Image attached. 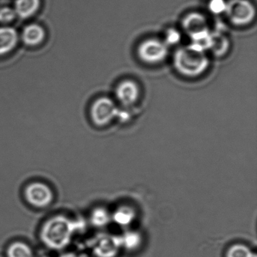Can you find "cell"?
Masks as SVG:
<instances>
[{
  "mask_svg": "<svg viewBox=\"0 0 257 257\" xmlns=\"http://www.w3.org/2000/svg\"><path fill=\"white\" fill-rule=\"evenodd\" d=\"M40 7V0H16L14 10L17 17L28 19L32 17Z\"/></svg>",
  "mask_w": 257,
  "mask_h": 257,
  "instance_id": "cell-10",
  "label": "cell"
},
{
  "mask_svg": "<svg viewBox=\"0 0 257 257\" xmlns=\"http://www.w3.org/2000/svg\"><path fill=\"white\" fill-rule=\"evenodd\" d=\"M115 220L120 224H127L132 219V214L130 210L122 209L117 212L115 216Z\"/></svg>",
  "mask_w": 257,
  "mask_h": 257,
  "instance_id": "cell-19",
  "label": "cell"
},
{
  "mask_svg": "<svg viewBox=\"0 0 257 257\" xmlns=\"http://www.w3.org/2000/svg\"><path fill=\"white\" fill-rule=\"evenodd\" d=\"M117 112L115 103L107 97L97 99L91 106V118L97 125H104L110 122Z\"/></svg>",
  "mask_w": 257,
  "mask_h": 257,
  "instance_id": "cell-5",
  "label": "cell"
},
{
  "mask_svg": "<svg viewBox=\"0 0 257 257\" xmlns=\"http://www.w3.org/2000/svg\"><path fill=\"white\" fill-rule=\"evenodd\" d=\"M118 246L114 240L103 239L97 242L94 251L97 257H113L116 254Z\"/></svg>",
  "mask_w": 257,
  "mask_h": 257,
  "instance_id": "cell-12",
  "label": "cell"
},
{
  "mask_svg": "<svg viewBox=\"0 0 257 257\" xmlns=\"http://www.w3.org/2000/svg\"><path fill=\"white\" fill-rule=\"evenodd\" d=\"M124 243H125L127 248L132 249V248H135V246H138V243H139V238L136 234H127V236H126Z\"/></svg>",
  "mask_w": 257,
  "mask_h": 257,
  "instance_id": "cell-20",
  "label": "cell"
},
{
  "mask_svg": "<svg viewBox=\"0 0 257 257\" xmlns=\"http://www.w3.org/2000/svg\"><path fill=\"white\" fill-rule=\"evenodd\" d=\"M227 4L225 0H210L209 3L208 9L210 13L213 14L219 15L225 13L226 11Z\"/></svg>",
  "mask_w": 257,
  "mask_h": 257,
  "instance_id": "cell-16",
  "label": "cell"
},
{
  "mask_svg": "<svg viewBox=\"0 0 257 257\" xmlns=\"http://www.w3.org/2000/svg\"><path fill=\"white\" fill-rule=\"evenodd\" d=\"M59 257H79L76 254L72 253V252H70V253H65L63 254V255H60Z\"/></svg>",
  "mask_w": 257,
  "mask_h": 257,
  "instance_id": "cell-21",
  "label": "cell"
},
{
  "mask_svg": "<svg viewBox=\"0 0 257 257\" xmlns=\"http://www.w3.org/2000/svg\"><path fill=\"white\" fill-rule=\"evenodd\" d=\"M227 16L231 23L239 26L250 23L255 16V7L248 0H231L227 4Z\"/></svg>",
  "mask_w": 257,
  "mask_h": 257,
  "instance_id": "cell-3",
  "label": "cell"
},
{
  "mask_svg": "<svg viewBox=\"0 0 257 257\" xmlns=\"http://www.w3.org/2000/svg\"><path fill=\"white\" fill-rule=\"evenodd\" d=\"M16 12L11 7H3L0 9V23L7 25L11 23L16 19Z\"/></svg>",
  "mask_w": 257,
  "mask_h": 257,
  "instance_id": "cell-15",
  "label": "cell"
},
{
  "mask_svg": "<svg viewBox=\"0 0 257 257\" xmlns=\"http://www.w3.org/2000/svg\"><path fill=\"white\" fill-rule=\"evenodd\" d=\"M76 229V222L65 216H55L43 225L41 238L51 249H61L70 243Z\"/></svg>",
  "mask_w": 257,
  "mask_h": 257,
  "instance_id": "cell-1",
  "label": "cell"
},
{
  "mask_svg": "<svg viewBox=\"0 0 257 257\" xmlns=\"http://www.w3.org/2000/svg\"><path fill=\"white\" fill-rule=\"evenodd\" d=\"M181 35L180 32L175 29H169L165 34V43L167 45H175L180 41Z\"/></svg>",
  "mask_w": 257,
  "mask_h": 257,
  "instance_id": "cell-18",
  "label": "cell"
},
{
  "mask_svg": "<svg viewBox=\"0 0 257 257\" xmlns=\"http://www.w3.org/2000/svg\"><path fill=\"white\" fill-rule=\"evenodd\" d=\"M226 257H252V252L243 245H234L228 249Z\"/></svg>",
  "mask_w": 257,
  "mask_h": 257,
  "instance_id": "cell-14",
  "label": "cell"
},
{
  "mask_svg": "<svg viewBox=\"0 0 257 257\" xmlns=\"http://www.w3.org/2000/svg\"><path fill=\"white\" fill-rule=\"evenodd\" d=\"M25 196L30 204L37 207H46L53 200V193L50 188L42 183L30 184L25 190Z\"/></svg>",
  "mask_w": 257,
  "mask_h": 257,
  "instance_id": "cell-6",
  "label": "cell"
},
{
  "mask_svg": "<svg viewBox=\"0 0 257 257\" xmlns=\"http://www.w3.org/2000/svg\"><path fill=\"white\" fill-rule=\"evenodd\" d=\"M22 40L26 46H39L46 39V31L38 24H31L25 27L22 35Z\"/></svg>",
  "mask_w": 257,
  "mask_h": 257,
  "instance_id": "cell-9",
  "label": "cell"
},
{
  "mask_svg": "<svg viewBox=\"0 0 257 257\" xmlns=\"http://www.w3.org/2000/svg\"><path fill=\"white\" fill-rule=\"evenodd\" d=\"M168 53V45L156 39L145 40L138 47L140 58L148 64L161 62L166 58Z\"/></svg>",
  "mask_w": 257,
  "mask_h": 257,
  "instance_id": "cell-4",
  "label": "cell"
},
{
  "mask_svg": "<svg viewBox=\"0 0 257 257\" xmlns=\"http://www.w3.org/2000/svg\"><path fill=\"white\" fill-rule=\"evenodd\" d=\"M8 257H34L31 248L22 242H15L7 249Z\"/></svg>",
  "mask_w": 257,
  "mask_h": 257,
  "instance_id": "cell-13",
  "label": "cell"
},
{
  "mask_svg": "<svg viewBox=\"0 0 257 257\" xmlns=\"http://www.w3.org/2000/svg\"><path fill=\"white\" fill-rule=\"evenodd\" d=\"M174 63L179 73L189 77L200 76L209 66L205 51L192 44L178 49L174 55Z\"/></svg>",
  "mask_w": 257,
  "mask_h": 257,
  "instance_id": "cell-2",
  "label": "cell"
},
{
  "mask_svg": "<svg viewBox=\"0 0 257 257\" xmlns=\"http://www.w3.org/2000/svg\"><path fill=\"white\" fill-rule=\"evenodd\" d=\"M107 213L103 209H97L92 213V222L96 225H103L107 222Z\"/></svg>",
  "mask_w": 257,
  "mask_h": 257,
  "instance_id": "cell-17",
  "label": "cell"
},
{
  "mask_svg": "<svg viewBox=\"0 0 257 257\" xmlns=\"http://www.w3.org/2000/svg\"><path fill=\"white\" fill-rule=\"evenodd\" d=\"M19 43V34L15 28L9 26L0 27V56L7 55Z\"/></svg>",
  "mask_w": 257,
  "mask_h": 257,
  "instance_id": "cell-8",
  "label": "cell"
},
{
  "mask_svg": "<svg viewBox=\"0 0 257 257\" xmlns=\"http://www.w3.org/2000/svg\"><path fill=\"white\" fill-rule=\"evenodd\" d=\"M140 91L138 85L130 80L121 82L117 87L115 95L120 103L129 106L136 102L139 97Z\"/></svg>",
  "mask_w": 257,
  "mask_h": 257,
  "instance_id": "cell-7",
  "label": "cell"
},
{
  "mask_svg": "<svg viewBox=\"0 0 257 257\" xmlns=\"http://www.w3.org/2000/svg\"><path fill=\"white\" fill-rule=\"evenodd\" d=\"M229 43L225 35L220 32L210 33L207 49H210L215 55L221 56L228 51Z\"/></svg>",
  "mask_w": 257,
  "mask_h": 257,
  "instance_id": "cell-11",
  "label": "cell"
}]
</instances>
